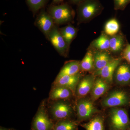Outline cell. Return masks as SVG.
Wrapping results in <instances>:
<instances>
[{
    "label": "cell",
    "instance_id": "cell-1",
    "mask_svg": "<svg viewBox=\"0 0 130 130\" xmlns=\"http://www.w3.org/2000/svg\"><path fill=\"white\" fill-rule=\"evenodd\" d=\"M104 7L99 0H84L77 5L79 24L87 23L100 15Z\"/></svg>",
    "mask_w": 130,
    "mask_h": 130
},
{
    "label": "cell",
    "instance_id": "cell-2",
    "mask_svg": "<svg viewBox=\"0 0 130 130\" xmlns=\"http://www.w3.org/2000/svg\"><path fill=\"white\" fill-rule=\"evenodd\" d=\"M47 12L57 25L65 24L71 22L75 14L72 8L67 3L51 5L49 7Z\"/></svg>",
    "mask_w": 130,
    "mask_h": 130
},
{
    "label": "cell",
    "instance_id": "cell-3",
    "mask_svg": "<svg viewBox=\"0 0 130 130\" xmlns=\"http://www.w3.org/2000/svg\"><path fill=\"white\" fill-rule=\"evenodd\" d=\"M46 100L41 102L33 118L30 130H52L55 122L49 115Z\"/></svg>",
    "mask_w": 130,
    "mask_h": 130
},
{
    "label": "cell",
    "instance_id": "cell-4",
    "mask_svg": "<svg viewBox=\"0 0 130 130\" xmlns=\"http://www.w3.org/2000/svg\"><path fill=\"white\" fill-rule=\"evenodd\" d=\"M68 100L52 101L49 108L50 116L54 121L67 119H72L74 109L72 105L67 102Z\"/></svg>",
    "mask_w": 130,
    "mask_h": 130
},
{
    "label": "cell",
    "instance_id": "cell-5",
    "mask_svg": "<svg viewBox=\"0 0 130 130\" xmlns=\"http://www.w3.org/2000/svg\"><path fill=\"white\" fill-rule=\"evenodd\" d=\"M109 130H126L129 128L130 120L128 113L124 108H111L108 117Z\"/></svg>",
    "mask_w": 130,
    "mask_h": 130
},
{
    "label": "cell",
    "instance_id": "cell-6",
    "mask_svg": "<svg viewBox=\"0 0 130 130\" xmlns=\"http://www.w3.org/2000/svg\"><path fill=\"white\" fill-rule=\"evenodd\" d=\"M76 107V120L79 123L90 120L100 112L93 101L85 97L77 100Z\"/></svg>",
    "mask_w": 130,
    "mask_h": 130
},
{
    "label": "cell",
    "instance_id": "cell-7",
    "mask_svg": "<svg viewBox=\"0 0 130 130\" xmlns=\"http://www.w3.org/2000/svg\"><path fill=\"white\" fill-rule=\"evenodd\" d=\"M129 102V98L125 91L116 90L108 93L102 99L101 103L104 107H117L128 105Z\"/></svg>",
    "mask_w": 130,
    "mask_h": 130
},
{
    "label": "cell",
    "instance_id": "cell-8",
    "mask_svg": "<svg viewBox=\"0 0 130 130\" xmlns=\"http://www.w3.org/2000/svg\"><path fill=\"white\" fill-rule=\"evenodd\" d=\"M47 38L60 55L66 57L69 47L56 25L52 28Z\"/></svg>",
    "mask_w": 130,
    "mask_h": 130
},
{
    "label": "cell",
    "instance_id": "cell-9",
    "mask_svg": "<svg viewBox=\"0 0 130 130\" xmlns=\"http://www.w3.org/2000/svg\"><path fill=\"white\" fill-rule=\"evenodd\" d=\"M95 78V76L94 74H88L81 78L77 85L75 91V96L77 100L85 97L91 93Z\"/></svg>",
    "mask_w": 130,
    "mask_h": 130
},
{
    "label": "cell",
    "instance_id": "cell-10",
    "mask_svg": "<svg viewBox=\"0 0 130 130\" xmlns=\"http://www.w3.org/2000/svg\"><path fill=\"white\" fill-rule=\"evenodd\" d=\"M36 26L40 29L46 37L55 25L53 20L47 12L42 10L36 19Z\"/></svg>",
    "mask_w": 130,
    "mask_h": 130
},
{
    "label": "cell",
    "instance_id": "cell-11",
    "mask_svg": "<svg viewBox=\"0 0 130 130\" xmlns=\"http://www.w3.org/2000/svg\"><path fill=\"white\" fill-rule=\"evenodd\" d=\"M122 58H115L101 70L95 73V76L103 78L109 84H111L113 80L115 72L121 63Z\"/></svg>",
    "mask_w": 130,
    "mask_h": 130
},
{
    "label": "cell",
    "instance_id": "cell-12",
    "mask_svg": "<svg viewBox=\"0 0 130 130\" xmlns=\"http://www.w3.org/2000/svg\"><path fill=\"white\" fill-rule=\"evenodd\" d=\"M83 77L80 73L72 76H64L56 78L53 84V86H60L70 89L75 95L77 85Z\"/></svg>",
    "mask_w": 130,
    "mask_h": 130
},
{
    "label": "cell",
    "instance_id": "cell-13",
    "mask_svg": "<svg viewBox=\"0 0 130 130\" xmlns=\"http://www.w3.org/2000/svg\"><path fill=\"white\" fill-rule=\"evenodd\" d=\"M93 51L94 61L93 71L94 73L101 70L115 59L112 57L109 51Z\"/></svg>",
    "mask_w": 130,
    "mask_h": 130
},
{
    "label": "cell",
    "instance_id": "cell-14",
    "mask_svg": "<svg viewBox=\"0 0 130 130\" xmlns=\"http://www.w3.org/2000/svg\"><path fill=\"white\" fill-rule=\"evenodd\" d=\"M110 84L100 77H96L93 89L91 92V100L94 102L106 93Z\"/></svg>",
    "mask_w": 130,
    "mask_h": 130
},
{
    "label": "cell",
    "instance_id": "cell-15",
    "mask_svg": "<svg viewBox=\"0 0 130 130\" xmlns=\"http://www.w3.org/2000/svg\"><path fill=\"white\" fill-rule=\"evenodd\" d=\"M74 95L70 89L60 86H53L49 93V99L51 101L68 100Z\"/></svg>",
    "mask_w": 130,
    "mask_h": 130
},
{
    "label": "cell",
    "instance_id": "cell-16",
    "mask_svg": "<svg viewBox=\"0 0 130 130\" xmlns=\"http://www.w3.org/2000/svg\"><path fill=\"white\" fill-rule=\"evenodd\" d=\"M80 61L73 60L66 63L56 78L64 76H72L79 73L80 71Z\"/></svg>",
    "mask_w": 130,
    "mask_h": 130
},
{
    "label": "cell",
    "instance_id": "cell-17",
    "mask_svg": "<svg viewBox=\"0 0 130 130\" xmlns=\"http://www.w3.org/2000/svg\"><path fill=\"white\" fill-rule=\"evenodd\" d=\"M90 47L93 50L109 51V36L103 31L99 37L91 43Z\"/></svg>",
    "mask_w": 130,
    "mask_h": 130
},
{
    "label": "cell",
    "instance_id": "cell-18",
    "mask_svg": "<svg viewBox=\"0 0 130 130\" xmlns=\"http://www.w3.org/2000/svg\"><path fill=\"white\" fill-rule=\"evenodd\" d=\"M86 130H105V118L101 115H96L87 123L81 124Z\"/></svg>",
    "mask_w": 130,
    "mask_h": 130
},
{
    "label": "cell",
    "instance_id": "cell-19",
    "mask_svg": "<svg viewBox=\"0 0 130 130\" xmlns=\"http://www.w3.org/2000/svg\"><path fill=\"white\" fill-rule=\"evenodd\" d=\"M124 39L123 35L120 34L109 36V51L111 53L117 54L122 50L124 45Z\"/></svg>",
    "mask_w": 130,
    "mask_h": 130
},
{
    "label": "cell",
    "instance_id": "cell-20",
    "mask_svg": "<svg viewBox=\"0 0 130 130\" xmlns=\"http://www.w3.org/2000/svg\"><path fill=\"white\" fill-rule=\"evenodd\" d=\"M79 124L77 120L67 119L56 121L52 130H78Z\"/></svg>",
    "mask_w": 130,
    "mask_h": 130
},
{
    "label": "cell",
    "instance_id": "cell-21",
    "mask_svg": "<svg viewBox=\"0 0 130 130\" xmlns=\"http://www.w3.org/2000/svg\"><path fill=\"white\" fill-rule=\"evenodd\" d=\"M59 30L68 46L70 47L73 40L77 36L78 32L77 28L69 24L59 29Z\"/></svg>",
    "mask_w": 130,
    "mask_h": 130
},
{
    "label": "cell",
    "instance_id": "cell-22",
    "mask_svg": "<svg viewBox=\"0 0 130 130\" xmlns=\"http://www.w3.org/2000/svg\"><path fill=\"white\" fill-rule=\"evenodd\" d=\"M94 54L91 48L89 49L83 59L80 61V71L90 72L94 70Z\"/></svg>",
    "mask_w": 130,
    "mask_h": 130
},
{
    "label": "cell",
    "instance_id": "cell-23",
    "mask_svg": "<svg viewBox=\"0 0 130 130\" xmlns=\"http://www.w3.org/2000/svg\"><path fill=\"white\" fill-rule=\"evenodd\" d=\"M120 24L116 19H111L105 24L104 32L109 36L117 35L119 31Z\"/></svg>",
    "mask_w": 130,
    "mask_h": 130
},
{
    "label": "cell",
    "instance_id": "cell-24",
    "mask_svg": "<svg viewBox=\"0 0 130 130\" xmlns=\"http://www.w3.org/2000/svg\"><path fill=\"white\" fill-rule=\"evenodd\" d=\"M49 0H26L29 9L35 14L43 8Z\"/></svg>",
    "mask_w": 130,
    "mask_h": 130
},
{
    "label": "cell",
    "instance_id": "cell-25",
    "mask_svg": "<svg viewBox=\"0 0 130 130\" xmlns=\"http://www.w3.org/2000/svg\"><path fill=\"white\" fill-rule=\"evenodd\" d=\"M122 66L123 85H125L130 82V65L123 64Z\"/></svg>",
    "mask_w": 130,
    "mask_h": 130
},
{
    "label": "cell",
    "instance_id": "cell-26",
    "mask_svg": "<svg viewBox=\"0 0 130 130\" xmlns=\"http://www.w3.org/2000/svg\"><path fill=\"white\" fill-rule=\"evenodd\" d=\"M114 9L116 10H124L130 0H113Z\"/></svg>",
    "mask_w": 130,
    "mask_h": 130
},
{
    "label": "cell",
    "instance_id": "cell-27",
    "mask_svg": "<svg viewBox=\"0 0 130 130\" xmlns=\"http://www.w3.org/2000/svg\"><path fill=\"white\" fill-rule=\"evenodd\" d=\"M123 58L130 65V44H128L123 50Z\"/></svg>",
    "mask_w": 130,
    "mask_h": 130
},
{
    "label": "cell",
    "instance_id": "cell-28",
    "mask_svg": "<svg viewBox=\"0 0 130 130\" xmlns=\"http://www.w3.org/2000/svg\"><path fill=\"white\" fill-rule=\"evenodd\" d=\"M70 1L72 3L77 5L79 3L81 2L84 0H70Z\"/></svg>",
    "mask_w": 130,
    "mask_h": 130
},
{
    "label": "cell",
    "instance_id": "cell-29",
    "mask_svg": "<svg viewBox=\"0 0 130 130\" xmlns=\"http://www.w3.org/2000/svg\"><path fill=\"white\" fill-rule=\"evenodd\" d=\"M64 0H53V2L55 3H60L62 2Z\"/></svg>",
    "mask_w": 130,
    "mask_h": 130
},
{
    "label": "cell",
    "instance_id": "cell-30",
    "mask_svg": "<svg viewBox=\"0 0 130 130\" xmlns=\"http://www.w3.org/2000/svg\"><path fill=\"white\" fill-rule=\"evenodd\" d=\"M12 129H10V128H6L1 126L0 127V130H12Z\"/></svg>",
    "mask_w": 130,
    "mask_h": 130
},
{
    "label": "cell",
    "instance_id": "cell-31",
    "mask_svg": "<svg viewBox=\"0 0 130 130\" xmlns=\"http://www.w3.org/2000/svg\"><path fill=\"white\" fill-rule=\"evenodd\" d=\"M126 130H130V128H128V129H127Z\"/></svg>",
    "mask_w": 130,
    "mask_h": 130
},
{
    "label": "cell",
    "instance_id": "cell-32",
    "mask_svg": "<svg viewBox=\"0 0 130 130\" xmlns=\"http://www.w3.org/2000/svg\"><path fill=\"white\" fill-rule=\"evenodd\" d=\"M12 130H14V129H12Z\"/></svg>",
    "mask_w": 130,
    "mask_h": 130
}]
</instances>
